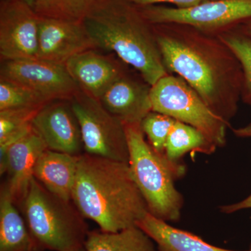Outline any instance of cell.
Returning a JSON list of instances; mask_svg holds the SVG:
<instances>
[{
    "label": "cell",
    "mask_w": 251,
    "mask_h": 251,
    "mask_svg": "<svg viewBox=\"0 0 251 251\" xmlns=\"http://www.w3.org/2000/svg\"><path fill=\"white\" fill-rule=\"evenodd\" d=\"M1 78L16 82L50 103L70 100L80 90L64 64L37 58L3 60Z\"/></svg>",
    "instance_id": "9c48e42d"
},
{
    "label": "cell",
    "mask_w": 251,
    "mask_h": 251,
    "mask_svg": "<svg viewBox=\"0 0 251 251\" xmlns=\"http://www.w3.org/2000/svg\"><path fill=\"white\" fill-rule=\"evenodd\" d=\"M0 251H41L5 183L0 191Z\"/></svg>",
    "instance_id": "ac0fdd59"
},
{
    "label": "cell",
    "mask_w": 251,
    "mask_h": 251,
    "mask_svg": "<svg viewBox=\"0 0 251 251\" xmlns=\"http://www.w3.org/2000/svg\"><path fill=\"white\" fill-rule=\"evenodd\" d=\"M78 158L47 149L36 160L33 176L50 192L72 201Z\"/></svg>",
    "instance_id": "2e32d148"
},
{
    "label": "cell",
    "mask_w": 251,
    "mask_h": 251,
    "mask_svg": "<svg viewBox=\"0 0 251 251\" xmlns=\"http://www.w3.org/2000/svg\"><path fill=\"white\" fill-rule=\"evenodd\" d=\"M94 50L74 56L64 65L80 90L99 100L126 72L120 62Z\"/></svg>",
    "instance_id": "9a60e30c"
},
{
    "label": "cell",
    "mask_w": 251,
    "mask_h": 251,
    "mask_svg": "<svg viewBox=\"0 0 251 251\" xmlns=\"http://www.w3.org/2000/svg\"><path fill=\"white\" fill-rule=\"evenodd\" d=\"M150 97L152 111L197 128L216 148L226 145L229 125L184 79L171 74L165 75L151 86Z\"/></svg>",
    "instance_id": "8992f818"
},
{
    "label": "cell",
    "mask_w": 251,
    "mask_h": 251,
    "mask_svg": "<svg viewBox=\"0 0 251 251\" xmlns=\"http://www.w3.org/2000/svg\"><path fill=\"white\" fill-rule=\"evenodd\" d=\"M41 109L0 110V153L32 130L33 119Z\"/></svg>",
    "instance_id": "7402d4cb"
},
{
    "label": "cell",
    "mask_w": 251,
    "mask_h": 251,
    "mask_svg": "<svg viewBox=\"0 0 251 251\" xmlns=\"http://www.w3.org/2000/svg\"><path fill=\"white\" fill-rule=\"evenodd\" d=\"M175 122V119L168 115L151 111L140 124L144 134L148 137L149 144L157 153L166 156L167 140Z\"/></svg>",
    "instance_id": "d4e9b609"
},
{
    "label": "cell",
    "mask_w": 251,
    "mask_h": 251,
    "mask_svg": "<svg viewBox=\"0 0 251 251\" xmlns=\"http://www.w3.org/2000/svg\"><path fill=\"white\" fill-rule=\"evenodd\" d=\"M72 202L105 232L136 226L148 211L128 163L87 153L79 156Z\"/></svg>",
    "instance_id": "7a4b0ae2"
},
{
    "label": "cell",
    "mask_w": 251,
    "mask_h": 251,
    "mask_svg": "<svg viewBox=\"0 0 251 251\" xmlns=\"http://www.w3.org/2000/svg\"><path fill=\"white\" fill-rule=\"evenodd\" d=\"M74 251H85V247L81 248V249H77V250H75Z\"/></svg>",
    "instance_id": "4dcf8cb0"
},
{
    "label": "cell",
    "mask_w": 251,
    "mask_h": 251,
    "mask_svg": "<svg viewBox=\"0 0 251 251\" xmlns=\"http://www.w3.org/2000/svg\"><path fill=\"white\" fill-rule=\"evenodd\" d=\"M151 86L143 77L136 78L126 72L99 99L110 113L124 125H140L152 111Z\"/></svg>",
    "instance_id": "5bb4252c"
},
{
    "label": "cell",
    "mask_w": 251,
    "mask_h": 251,
    "mask_svg": "<svg viewBox=\"0 0 251 251\" xmlns=\"http://www.w3.org/2000/svg\"><path fill=\"white\" fill-rule=\"evenodd\" d=\"M31 125L48 150L74 156L85 153L80 125L69 100L46 104L37 112Z\"/></svg>",
    "instance_id": "8fae6325"
},
{
    "label": "cell",
    "mask_w": 251,
    "mask_h": 251,
    "mask_svg": "<svg viewBox=\"0 0 251 251\" xmlns=\"http://www.w3.org/2000/svg\"><path fill=\"white\" fill-rule=\"evenodd\" d=\"M247 209H251V194L241 202L220 206L221 212L227 214H233L237 211Z\"/></svg>",
    "instance_id": "4316f807"
},
{
    "label": "cell",
    "mask_w": 251,
    "mask_h": 251,
    "mask_svg": "<svg viewBox=\"0 0 251 251\" xmlns=\"http://www.w3.org/2000/svg\"><path fill=\"white\" fill-rule=\"evenodd\" d=\"M82 23L96 49L114 52L150 85L169 74L152 25L127 0H101Z\"/></svg>",
    "instance_id": "3957f363"
},
{
    "label": "cell",
    "mask_w": 251,
    "mask_h": 251,
    "mask_svg": "<svg viewBox=\"0 0 251 251\" xmlns=\"http://www.w3.org/2000/svg\"><path fill=\"white\" fill-rule=\"evenodd\" d=\"M47 149L44 140L32 128L0 153V173L7 174L5 184L16 205L23 201L34 177L36 160Z\"/></svg>",
    "instance_id": "4fadbf2b"
},
{
    "label": "cell",
    "mask_w": 251,
    "mask_h": 251,
    "mask_svg": "<svg viewBox=\"0 0 251 251\" xmlns=\"http://www.w3.org/2000/svg\"><path fill=\"white\" fill-rule=\"evenodd\" d=\"M137 226L152 239L158 251H237L211 245L195 234L157 219L149 211L142 216ZM244 251H251V244L249 250Z\"/></svg>",
    "instance_id": "e0dca14e"
},
{
    "label": "cell",
    "mask_w": 251,
    "mask_h": 251,
    "mask_svg": "<svg viewBox=\"0 0 251 251\" xmlns=\"http://www.w3.org/2000/svg\"><path fill=\"white\" fill-rule=\"evenodd\" d=\"M92 49L96 47L83 23L40 18L37 59L64 64Z\"/></svg>",
    "instance_id": "7c38bea8"
},
{
    "label": "cell",
    "mask_w": 251,
    "mask_h": 251,
    "mask_svg": "<svg viewBox=\"0 0 251 251\" xmlns=\"http://www.w3.org/2000/svg\"><path fill=\"white\" fill-rule=\"evenodd\" d=\"M251 40V19L236 28Z\"/></svg>",
    "instance_id": "f1b7e54d"
},
{
    "label": "cell",
    "mask_w": 251,
    "mask_h": 251,
    "mask_svg": "<svg viewBox=\"0 0 251 251\" xmlns=\"http://www.w3.org/2000/svg\"><path fill=\"white\" fill-rule=\"evenodd\" d=\"M18 206L41 251H74L85 247L90 232L85 218L72 201L50 192L35 178Z\"/></svg>",
    "instance_id": "5b68a950"
},
{
    "label": "cell",
    "mask_w": 251,
    "mask_h": 251,
    "mask_svg": "<svg viewBox=\"0 0 251 251\" xmlns=\"http://www.w3.org/2000/svg\"><path fill=\"white\" fill-rule=\"evenodd\" d=\"M69 101L80 125L85 153L128 163L125 125L104 108L100 100L82 90Z\"/></svg>",
    "instance_id": "52a82bcc"
},
{
    "label": "cell",
    "mask_w": 251,
    "mask_h": 251,
    "mask_svg": "<svg viewBox=\"0 0 251 251\" xmlns=\"http://www.w3.org/2000/svg\"><path fill=\"white\" fill-rule=\"evenodd\" d=\"M130 3L139 6H150L161 4V3H170L176 5L179 9H187L197 5L209 1V0H127Z\"/></svg>",
    "instance_id": "484cf974"
},
{
    "label": "cell",
    "mask_w": 251,
    "mask_h": 251,
    "mask_svg": "<svg viewBox=\"0 0 251 251\" xmlns=\"http://www.w3.org/2000/svg\"><path fill=\"white\" fill-rule=\"evenodd\" d=\"M165 67L194 89L228 125L242 100L241 63L219 36L187 25H153Z\"/></svg>",
    "instance_id": "6da1fadb"
},
{
    "label": "cell",
    "mask_w": 251,
    "mask_h": 251,
    "mask_svg": "<svg viewBox=\"0 0 251 251\" xmlns=\"http://www.w3.org/2000/svg\"><path fill=\"white\" fill-rule=\"evenodd\" d=\"M48 103L45 99L27 87L0 78V110L41 109Z\"/></svg>",
    "instance_id": "cb8c5ba5"
},
{
    "label": "cell",
    "mask_w": 251,
    "mask_h": 251,
    "mask_svg": "<svg viewBox=\"0 0 251 251\" xmlns=\"http://www.w3.org/2000/svg\"><path fill=\"white\" fill-rule=\"evenodd\" d=\"M234 134L239 138H251V122L245 126L240 128H232Z\"/></svg>",
    "instance_id": "83f0119b"
},
{
    "label": "cell",
    "mask_w": 251,
    "mask_h": 251,
    "mask_svg": "<svg viewBox=\"0 0 251 251\" xmlns=\"http://www.w3.org/2000/svg\"><path fill=\"white\" fill-rule=\"evenodd\" d=\"M101 0H36L34 9L40 18L82 22Z\"/></svg>",
    "instance_id": "44dd1931"
},
{
    "label": "cell",
    "mask_w": 251,
    "mask_h": 251,
    "mask_svg": "<svg viewBox=\"0 0 251 251\" xmlns=\"http://www.w3.org/2000/svg\"><path fill=\"white\" fill-rule=\"evenodd\" d=\"M233 51L241 63L243 71L242 100L251 107V40L237 29L219 35Z\"/></svg>",
    "instance_id": "603a6c76"
},
{
    "label": "cell",
    "mask_w": 251,
    "mask_h": 251,
    "mask_svg": "<svg viewBox=\"0 0 251 251\" xmlns=\"http://www.w3.org/2000/svg\"><path fill=\"white\" fill-rule=\"evenodd\" d=\"M130 171L149 212L166 222L181 219L184 198L175 182L186 173L181 163L169 161L145 139L140 125H126Z\"/></svg>",
    "instance_id": "277c9868"
},
{
    "label": "cell",
    "mask_w": 251,
    "mask_h": 251,
    "mask_svg": "<svg viewBox=\"0 0 251 251\" xmlns=\"http://www.w3.org/2000/svg\"><path fill=\"white\" fill-rule=\"evenodd\" d=\"M40 17L23 0H8L0 10L1 60L37 58Z\"/></svg>",
    "instance_id": "30bf717a"
},
{
    "label": "cell",
    "mask_w": 251,
    "mask_h": 251,
    "mask_svg": "<svg viewBox=\"0 0 251 251\" xmlns=\"http://www.w3.org/2000/svg\"><path fill=\"white\" fill-rule=\"evenodd\" d=\"M216 149L197 128L175 120L167 140L165 155L169 161L181 163L186 153L211 154Z\"/></svg>",
    "instance_id": "ffe728a7"
},
{
    "label": "cell",
    "mask_w": 251,
    "mask_h": 251,
    "mask_svg": "<svg viewBox=\"0 0 251 251\" xmlns=\"http://www.w3.org/2000/svg\"><path fill=\"white\" fill-rule=\"evenodd\" d=\"M23 1L27 2L29 6H31V7L34 8V4H35L36 0H23Z\"/></svg>",
    "instance_id": "f546056e"
},
{
    "label": "cell",
    "mask_w": 251,
    "mask_h": 251,
    "mask_svg": "<svg viewBox=\"0 0 251 251\" xmlns=\"http://www.w3.org/2000/svg\"><path fill=\"white\" fill-rule=\"evenodd\" d=\"M151 25L176 23L219 36L251 19V0H209L187 9L150 5L140 6Z\"/></svg>",
    "instance_id": "ba28073f"
},
{
    "label": "cell",
    "mask_w": 251,
    "mask_h": 251,
    "mask_svg": "<svg viewBox=\"0 0 251 251\" xmlns=\"http://www.w3.org/2000/svg\"><path fill=\"white\" fill-rule=\"evenodd\" d=\"M85 251H158L156 244L138 226L117 232L90 231Z\"/></svg>",
    "instance_id": "d6986e66"
}]
</instances>
